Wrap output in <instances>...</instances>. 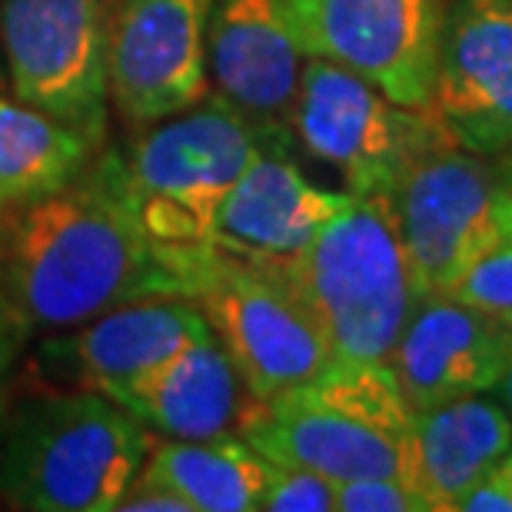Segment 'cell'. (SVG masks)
<instances>
[{"label":"cell","instance_id":"obj_1","mask_svg":"<svg viewBox=\"0 0 512 512\" xmlns=\"http://www.w3.org/2000/svg\"><path fill=\"white\" fill-rule=\"evenodd\" d=\"M203 253L160 250L133 217L120 150H97L64 190L0 213V310L34 336L140 300H193Z\"/></svg>","mask_w":512,"mask_h":512},{"label":"cell","instance_id":"obj_2","mask_svg":"<svg viewBox=\"0 0 512 512\" xmlns=\"http://www.w3.org/2000/svg\"><path fill=\"white\" fill-rule=\"evenodd\" d=\"M283 266L340 366L389 363L423 300L389 193H350Z\"/></svg>","mask_w":512,"mask_h":512},{"label":"cell","instance_id":"obj_3","mask_svg":"<svg viewBox=\"0 0 512 512\" xmlns=\"http://www.w3.org/2000/svg\"><path fill=\"white\" fill-rule=\"evenodd\" d=\"M153 446L104 393L37 396L0 423V496L27 512H114Z\"/></svg>","mask_w":512,"mask_h":512},{"label":"cell","instance_id":"obj_4","mask_svg":"<svg viewBox=\"0 0 512 512\" xmlns=\"http://www.w3.org/2000/svg\"><path fill=\"white\" fill-rule=\"evenodd\" d=\"M413 419L389 363H333L306 386L263 403L243 439L276 466L313 469L333 483L360 476L413 483Z\"/></svg>","mask_w":512,"mask_h":512},{"label":"cell","instance_id":"obj_5","mask_svg":"<svg viewBox=\"0 0 512 512\" xmlns=\"http://www.w3.org/2000/svg\"><path fill=\"white\" fill-rule=\"evenodd\" d=\"M260 147H270L263 133L217 94L147 124L120 150L127 200L140 230L160 250L207 243L220 200Z\"/></svg>","mask_w":512,"mask_h":512},{"label":"cell","instance_id":"obj_6","mask_svg":"<svg viewBox=\"0 0 512 512\" xmlns=\"http://www.w3.org/2000/svg\"><path fill=\"white\" fill-rule=\"evenodd\" d=\"M193 303L263 403L293 393L333 366L330 346L283 263L243 260L210 247Z\"/></svg>","mask_w":512,"mask_h":512},{"label":"cell","instance_id":"obj_7","mask_svg":"<svg viewBox=\"0 0 512 512\" xmlns=\"http://www.w3.org/2000/svg\"><path fill=\"white\" fill-rule=\"evenodd\" d=\"M293 140L330 163L346 180V193H389L419 153L453 137L433 107H403L353 70L306 57Z\"/></svg>","mask_w":512,"mask_h":512},{"label":"cell","instance_id":"obj_8","mask_svg":"<svg viewBox=\"0 0 512 512\" xmlns=\"http://www.w3.org/2000/svg\"><path fill=\"white\" fill-rule=\"evenodd\" d=\"M389 200L419 296L453 293L503 233L512 210L496 157L453 140L419 153L389 190Z\"/></svg>","mask_w":512,"mask_h":512},{"label":"cell","instance_id":"obj_9","mask_svg":"<svg viewBox=\"0 0 512 512\" xmlns=\"http://www.w3.org/2000/svg\"><path fill=\"white\" fill-rule=\"evenodd\" d=\"M0 47L17 100L104 143L110 0H0Z\"/></svg>","mask_w":512,"mask_h":512},{"label":"cell","instance_id":"obj_10","mask_svg":"<svg viewBox=\"0 0 512 512\" xmlns=\"http://www.w3.org/2000/svg\"><path fill=\"white\" fill-rule=\"evenodd\" d=\"M306 57L333 60L403 107H429L449 0H283Z\"/></svg>","mask_w":512,"mask_h":512},{"label":"cell","instance_id":"obj_11","mask_svg":"<svg viewBox=\"0 0 512 512\" xmlns=\"http://www.w3.org/2000/svg\"><path fill=\"white\" fill-rule=\"evenodd\" d=\"M213 0H117L110 7V100L147 127L210 94Z\"/></svg>","mask_w":512,"mask_h":512},{"label":"cell","instance_id":"obj_12","mask_svg":"<svg viewBox=\"0 0 512 512\" xmlns=\"http://www.w3.org/2000/svg\"><path fill=\"white\" fill-rule=\"evenodd\" d=\"M306 50L283 0H213L207 77L213 94L240 110L270 147H293V107Z\"/></svg>","mask_w":512,"mask_h":512},{"label":"cell","instance_id":"obj_13","mask_svg":"<svg viewBox=\"0 0 512 512\" xmlns=\"http://www.w3.org/2000/svg\"><path fill=\"white\" fill-rule=\"evenodd\" d=\"M429 107L459 147L512 150V0H449Z\"/></svg>","mask_w":512,"mask_h":512},{"label":"cell","instance_id":"obj_14","mask_svg":"<svg viewBox=\"0 0 512 512\" xmlns=\"http://www.w3.org/2000/svg\"><path fill=\"white\" fill-rule=\"evenodd\" d=\"M512 323L449 293L423 296L389 356L413 413L466 393H489L503 380Z\"/></svg>","mask_w":512,"mask_h":512},{"label":"cell","instance_id":"obj_15","mask_svg":"<svg viewBox=\"0 0 512 512\" xmlns=\"http://www.w3.org/2000/svg\"><path fill=\"white\" fill-rule=\"evenodd\" d=\"M207 330V316L193 300H140L80 323L77 333L47 340L37 360L57 380L114 396L173 360Z\"/></svg>","mask_w":512,"mask_h":512},{"label":"cell","instance_id":"obj_16","mask_svg":"<svg viewBox=\"0 0 512 512\" xmlns=\"http://www.w3.org/2000/svg\"><path fill=\"white\" fill-rule=\"evenodd\" d=\"M350 193L306 180L290 150L260 147L213 213L207 243L243 260L286 263L333 217Z\"/></svg>","mask_w":512,"mask_h":512},{"label":"cell","instance_id":"obj_17","mask_svg":"<svg viewBox=\"0 0 512 512\" xmlns=\"http://www.w3.org/2000/svg\"><path fill=\"white\" fill-rule=\"evenodd\" d=\"M110 399L167 439L243 436L263 409L213 330Z\"/></svg>","mask_w":512,"mask_h":512},{"label":"cell","instance_id":"obj_18","mask_svg":"<svg viewBox=\"0 0 512 512\" xmlns=\"http://www.w3.org/2000/svg\"><path fill=\"white\" fill-rule=\"evenodd\" d=\"M509 456L512 416L486 393L446 399L413 419V483L433 512H453Z\"/></svg>","mask_w":512,"mask_h":512},{"label":"cell","instance_id":"obj_19","mask_svg":"<svg viewBox=\"0 0 512 512\" xmlns=\"http://www.w3.org/2000/svg\"><path fill=\"white\" fill-rule=\"evenodd\" d=\"M140 473L183 496L193 512H256L273 463L243 436L167 439L150 446Z\"/></svg>","mask_w":512,"mask_h":512},{"label":"cell","instance_id":"obj_20","mask_svg":"<svg viewBox=\"0 0 512 512\" xmlns=\"http://www.w3.org/2000/svg\"><path fill=\"white\" fill-rule=\"evenodd\" d=\"M100 143L30 104L0 97V213L74 183Z\"/></svg>","mask_w":512,"mask_h":512},{"label":"cell","instance_id":"obj_21","mask_svg":"<svg viewBox=\"0 0 512 512\" xmlns=\"http://www.w3.org/2000/svg\"><path fill=\"white\" fill-rule=\"evenodd\" d=\"M449 296L512 323V210L503 233L493 240V247L469 266Z\"/></svg>","mask_w":512,"mask_h":512},{"label":"cell","instance_id":"obj_22","mask_svg":"<svg viewBox=\"0 0 512 512\" xmlns=\"http://www.w3.org/2000/svg\"><path fill=\"white\" fill-rule=\"evenodd\" d=\"M263 512H336V483L313 469L276 466L260 496Z\"/></svg>","mask_w":512,"mask_h":512},{"label":"cell","instance_id":"obj_23","mask_svg":"<svg viewBox=\"0 0 512 512\" xmlns=\"http://www.w3.org/2000/svg\"><path fill=\"white\" fill-rule=\"evenodd\" d=\"M336 512H433V506L409 479L360 476L336 483Z\"/></svg>","mask_w":512,"mask_h":512},{"label":"cell","instance_id":"obj_24","mask_svg":"<svg viewBox=\"0 0 512 512\" xmlns=\"http://www.w3.org/2000/svg\"><path fill=\"white\" fill-rule=\"evenodd\" d=\"M456 512H512V463H499L493 473L459 499Z\"/></svg>","mask_w":512,"mask_h":512},{"label":"cell","instance_id":"obj_25","mask_svg":"<svg viewBox=\"0 0 512 512\" xmlns=\"http://www.w3.org/2000/svg\"><path fill=\"white\" fill-rule=\"evenodd\" d=\"M117 509L120 512H193L187 506V499L143 473H137V479L124 489Z\"/></svg>","mask_w":512,"mask_h":512},{"label":"cell","instance_id":"obj_26","mask_svg":"<svg viewBox=\"0 0 512 512\" xmlns=\"http://www.w3.org/2000/svg\"><path fill=\"white\" fill-rule=\"evenodd\" d=\"M27 336L30 333L14 320V316H10L7 310H0V423H4V416H7L10 386H14L20 350H24Z\"/></svg>","mask_w":512,"mask_h":512},{"label":"cell","instance_id":"obj_27","mask_svg":"<svg viewBox=\"0 0 512 512\" xmlns=\"http://www.w3.org/2000/svg\"><path fill=\"white\" fill-rule=\"evenodd\" d=\"M499 393H503V403L512 416V340H509V356H506V370H503V380H499Z\"/></svg>","mask_w":512,"mask_h":512},{"label":"cell","instance_id":"obj_28","mask_svg":"<svg viewBox=\"0 0 512 512\" xmlns=\"http://www.w3.org/2000/svg\"><path fill=\"white\" fill-rule=\"evenodd\" d=\"M496 163H499V177H503V187H506L509 200H512V150L503 153V157H496Z\"/></svg>","mask_w":512,"mask_h":512},{"label":"cell","instance_id":"obj_29","mask_svg":"<svg viewBox=\"0 0 512 512\" xmlns=\"http://www.w3.org/2000/svg\"><path fill=\"white\" fill-rule=\"evenodd\" d=\"M509 463H512V456H509Z\"/></svg>","mask_w":512,"mask_h":512}]
</instances>
